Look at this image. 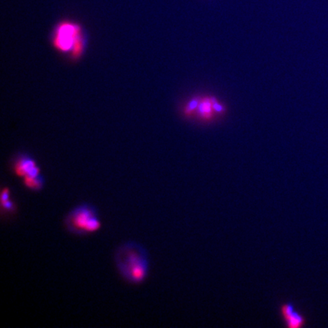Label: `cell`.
<instances>
[{"mask_svg":"<svg viewBox=\"0 0 328 328\" xmlns=\"http://www.w3.org/2000/svg\"><path fill=\"white\" fill-rule=\"evenodd\" d=\"M114 262L119 274L130 284H142L148 276V255L139 243L127 242L119 245L115 253Z\"/></svg>","mask_w":328,"mask_h":328,"instance_id":"cell-1","label":"cell"},{"mask_svg":"<svg viewBox=\"0 0 328 328\" xmlns=\"http://www.w3.org/2000/svg\"><path fill=\"white\" fill-rule=\"evenodd\" d=\"M64 226L71 234L84 236L98 232L102 228V222L96 207L83 203L74 207L67 214Z\"/></svg>","mask_w":328,"mask_h":328,"instance_id":"cell-2","label":"cell"},{"mask_svg":"<svg viewBox=\"0 0 328 328\" xmlns=\"http://www.w3.org/2000/svg\"><path fill=\"white\" fill-rule=\"evenodd\" d=\"M84 37L79 24L63 22L56 29L53 38L54 47L62 53H71L78 42Z\"/></svg>","mask_w":328,"mask_h":328,"instance_id":"cell-3","label":"cell"},{"mask_svg":"<svg viewBox=\"0 0 328 328\" xmlns=\"http://www.w3.org/2000/svg\"><path fill=\"white\" fill-rule=\"evenodd\" d=\"M12 171L15 175L21 180L26 177L40 175L41 170L37 164V161L29 155H19L14 160Z\"/></svg>","mask_w":328,"mask_h":328,"instance_id":"cell-4","label":"cell"},{"mask_svg":"<svg viewBox=\"0 0 328 328\" xmlns=\"http://www.w3.org/2000/svg\"><path fill=\"white\" fill-rule=\"evenodd\" d=\"M281 315L287 327H301L306 324L304 316L295 309L294 305L287 302L281 306Z\"/></svg>","mask_w":328,"mask_h":328,"instance_id":"cell-5","label":"cell"},{"mask_svg":"<svg viewBox=\"0 0 328 328\" xmlns=\"http://www.w3.org/2000/svg\"><path fill=\"white\" fill-rule=\"evenodd\" d=\"M213 96H205L200 97V103L196 112L197 119L201 122H212L216 116H218L214 110Z\"/></svg>","mask_w":328,"mask_h":328,"instance_id":"cell-6","label":"cell"},{"mask_svg":"<svg viewBox=\"0 0 328 328\" xmlns=\"http://www.w3.org/2000/svg\"><path fill=\"white\" fill-rule=\"evenodd\" d=\"M1 205L2 216H6V217L13 215L17 211V205L14 201L12 197V191L9 186H4L2 188L1 190Z\"/></svg>","mask_w":328,"mask_h":328,"instance_id":"cell-7","label":"cell"},{"mask_svg":"<svg viewBox=\"0 0 328 328\" xmlns=\"http://www.w3.org/2000/svg\"><path fill=\"white\" fill-rule=\"evenodd\" d=\"M23 186L34 192H38L43 190L45 186L44 177L42 174L35 176L26 177L22 179Z\"/></svg>","mask_w":328,"mask_h":328,"instance_id":"cell-8","label":"cell"},{"mask_svg":"<svg viewBox=\"0 0 328 328\" xmlns=\"http://www.w3.org/2000/svg\"><path fill=\"white\" fill-rule=\"evenodd\" d=\"M200 97L199 96L192 97V99L188 101L187 104L183 107V113L186 117L190 118L191 116H194L196 115L197 107H198L199 103H200Z\"/></svg>","mask_w":328,"mask_h":328,"instance_id":"cell-9","label":"cell"},{"mask_svg":"<svg viewBox=\"0 0 328 328\" xmlns=\"http://www.w3.org/2000/svg\"><path fill=\"white\" fill-rule=\"evenodd\" d=\"M214 110H215L216 113L217 114L220 115V116H223L226 113V108L224 105H223L222 103H220L215 97L214 99Z\"/></svg>","mask_w":328,"mask_h":328,"instance_id":"cell-10","label":"cell"}]
</instances>
